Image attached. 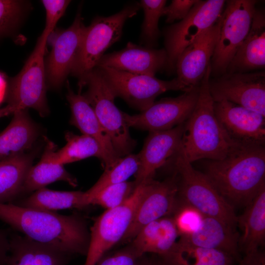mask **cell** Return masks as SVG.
<instances>
[{"label": "cell", "instance_id": "cell-1", "mask_svg": "<svg viewBox=\"0 0 265 265\" xmlns=\"http://www.w3.org/2000/svg\"><path fill=\"white\" fill-rule=\"evenodd\" d=\"M0 220L37 242L71 255L86 256L90 231L78 214L62 215L53 211L0 203Z\"/></svg>", "mask_w": 265, "mask_h": 265}, {"label": "cell", "instance_id": "cell-2", "mask_svg": "<svg viewBox=\"0 0 265 265\" xmlns=\"http://www.w3.org/2000/svg\"><path fill=\"white\" fill-rule=\"evenodd\" d=\"M202 160V172L233 208L246 207L265 185V145L241 144L221 160Z\"/></svg>", "mask_w": 265, "mask_h": 265}, {"label": "cell", "instance_id": "cell-3", "mask_svg": "<svg viewBox=\"0 0 265 265\" xmlns=\"http://www.w3.org/2000/svg\"><path fill=\"white\" fill-rule=\"evenodd\" d=\"M210 65L199 84L195 107L185 122L182 146L188 160H218L242 143L232 139L217 118L209 89Z\"/></svg>", "mask_w": 265, "mask_h": 265}, {"label": "cell", "instance_id": "cell-4", "mask_svg": "<svg viewBox=\"0 0 265 265\" xmlns=\"http://www.w3.org/2000/svg\"><path fill=\"white\" fill-rule=\"evenodd\" d=\"M172 163L178 178V198L204 216L216 218L235 229L237 216L234 208L219 193L207 177L196 170L185 154L182 143L168 163Z\"/></svg>", "mask_w": 265, "mask_h": 265}, {"label": "cell", "instance_id": "cell-5", "mask_svg": "<svg viewBox=\"0 0 265 265\" xmlns=\"http://www.w3.org/2000/svg\"><path fill=\"white\" fill-rule=\"evenodd\" d=\"M140 8L138 2L130 4L111 16L96 17L85 26L71 72L78 79L79 91L105 51L120 38L126 20L135 16Z\"/></svg>", "mask_w": 265, "mask_h": 265}, {"label": "cell", "instance_id": "cell-6", "mask_svg": "<svg viewBox=\"0 0 265 265\" xmlns=\"http://www.w3.org/2000/svg\"><path fill=\"white\" fill-rule=\"evenodd\" d=\"M52 31L44 28L21 71L9 81L5 100L16 110L31 108L41 117L49 113L46 99L47 80L44 55Z\"/></svg>", "mask_w": 265, "mask_h": 265}, {"label": "cell", "instance_id": "cell-7", "mask_svg": "<svg viewBox=\"0 0 265 265\" xmlns=\"http://www.w3.org/2000/svg\"><path fill=\"white\" fill-rule=\"evenodd\" d=\"M85 86L88 88L83 95L109 135L117 154L120 157L131 154L136 141L132 138L123 111L115 106V98L97 67L86 77Z\"/></svg>", "mask_w": 265, "mask_h": 265}, {"label": "cell", "instance_id": "cell-8", "mask_svg": "<svg viewBox=\"0 0 265 265\" xmlns=\"http://www.w3.org/2000/svg\"><path fill=\"white\" fill-rule=\"evenodd\" d=\"M226 1L224 11L219 18V34L211 62V76L215 77L226 73L250 30L256 10L255 0Z\"/></svg>", "mask_w": 265, "mask_h": 265}, {"label": "cell", "instance_id": "cell-9", "mask_svg": "<svg viewBox=\"0 0 265 265\" xmlns=\"http://www.w3.org/2000/svg\"><path fill=\"white\" fill-rule=\"evenodd\" d=\"M223 0H198L187 16L163 31L168 74L175 71L177 59L181 53L203 33L212 26L220 17L225 4Z\"/></svg>", "mask_w": 265, "mask_h": 265}, {"label": "cell", "instance_id": "cell-10", "mask_svg": "<svg viewBox=\"0 0 265 265\" xmlns=\"http://www.w3.org/2000/svg\"><path fill=\"white\" fill-rule=\"evenodd\" d=\"M145 182L136 187L123 204L106 210L90 230V242L83 265H96L105 254L125 235L143 196Z\"/></svg>", "mask_w": 265, "mask_h": 265}, {"label": "cell", "instance_id": "cell-11", "mask_svg": "<svg viewBox=\"0 0 265 265\" xmlns=\"http://www.w3.org/2000/svg\"><path fill=\"white\" fill-rule=\"evenodd\" d=\"M96 67L115 98H121L140 112L151 106L159 95L167 91H188L177 78L163 80L155 76L131 74L105 66Z\"/></svg>", "mask_w": 265, "mask_h": 265}, {"label": "cell", "instance_id": "cell-12", "mask_svg": "<svg viewBox=\"0 0 265 265\" xmlns=\"http://www.w3.org/2000/svg\"><path fill=\"white\" fill-rule=\"evenodd\" d=\"M214 102L226 100L265 116V72L225 73L209 80Z\"/></svg>", "mask_w": 265, "mask_h": 265}, {"label": "cell", "instance_id": "cell-13", "mask_svg": "<svg viewBox=\"0 0 265 265\" xmlns=\"http://www.w3.org/2000/svg\"><path fill=\"white\" fill-rule=\"evenodd\" d=\"M199 85L174 98L155 102L139 113L130 115L123 112L128 127L149 132L165 131L185 123L196 105Z\"/></svg>", "mask_w": 265, "mask_h": 265}, {"label": "cell", "instance_id": "cell-14", "mask_svg": "<svg viewBox=\"0 0 265 265\" xmlns=\"http://www.w3.org/2000/svg\"><path fill=\"white\" fill-rule=\"evenodd\" d=\"M177 194L178 178L175 172L172 177L161 182L153 179L146 181L142 198L121 241L130 242L147 224L171 216L177 203Z\"/></svg>", "mask_w": 265, "mask_h": 265}, {"label": "cell", "instance_id": "cell-15", "mask_svg": "<svg viewBox=\"0 0 265 265\" xmlns=\"http://www.w3.org/2000/svg\"><path fill=\"white\" fill-rule=\"evenodd\" d=\"M185 122L169 130L149 132L138 153L139 164L134 175L137 186L153 179L156 171L177 154L182 143Z\"/></svg>", "mask_w": 265, "mask_h": 265}, {"label": "cell", "instance_id": "cell-16", "mask_svg": "<svg viewBox=\"0 0 265 265\" xmlns=\"http://www.w3.org/2000/svg\"><path fill=\"white\" fill-rule=\"evenodd\" d=\"M219 18L212 26L187 47L177 59V78L187 90L199 85L211 65L219 34Z\"/></svg>", "mask_w": 265, "mask_h": 265}, {"label": "cell", "instance_id": "cell-17", "mask_svg": "<svg viewBox=\"0 0 265 265\" xmlns=\"http://www.w3.org/2000/svg\"><path fill=\"white\" fill-rule=\"evenodd\" d=\"M85 26L79 12L73 24L56 37L45 62L47 83L51 88L59 89L71 73Z\"/></svg>", "mask_w": 265, "mask_h": 265}, {"label": "cell", "instance_id": "cell-18", "mask_svg": "<svg viewBox=\"0 0 265 265\" xmlns=\"http://www.w3.org/2000/svg\"><path fill=\"white\" fill-rule=\"evenodd\" d=\"M213 106L217 118L232 139L265 145V116L226 100L214 102Z\"/></svg>", "mask_w": 265, "mask_h": 265}, {"label": "cell", "instance_id": "cell-19", "mask_svg": "<svg viewBox=\"0 0 265 265\" xmlns=\"http://www.w3.org/2000/svg\"><path fill=\"white\" fill-rule=\"evenodd\" d=\"M166 64L167 53L164 48H150L129 42L122 50L104 54L96 66L155 76L157 72L165 70Z\"/></svg>", "mask_w": 265, "mask_h": 265}, {"label": "cell", "instance_id": "cell-20", "mask_svg": "<svg viewBox=\"0 0 265 265\" xmlns=\"http://www.w3.org/2000/svg\"><path fill=\"white\" fill-rule=\"evenodd\" d=\"M66 98L71 110L70 124L82 133L95 139L104 154V168L111 166L119 158L109 135L99 121L94 110L80 92L75 93L67 83Z\"/></svg>", "mask_w": 265, "mask_h": 265}, {"label": "cell", "instance_id": "cell-21", "mask_svg": "<svg viewBox=\"0 0 265 265\" xmlns=\"http://www.w3.org/2000/svg\"><path fill=\"white\" fill-rule=\"evenodd\" d=\"M5 265H66L72 255L24 235L9 234Z\"/></svg>", "mask_w": 265, "mask_h": 265}, {"label": "cell", "instance_id": "cell-22", "mask_svg": "<svg viewBox=\"0 0 265 265\" xmlns=\"http://www.w3.org/2000/svg\"><path fill=\"white\" fill-rule=\"evenodd\" d=\"M239 236L235 229L222 221L205 216L197 230L179 240L196 247L225 252L238 261Z\"/></svg>", "mask_w": 265, "mask_h": 265}, {"label": "cell", "instance_id": "cell-23", "mask_svg": "<svg viewBox=\"0 0 265 265\" xmlns=\"http://www.w3.org/2000/svg\"><path fill=\"white\" fill-rule=\"evenodd\" d=\"M265 66V17L256 10L250 30L226 73L247 72Z\"/></svg>", "mask_w": 265, "mask_h": 265}, {"label": "cell", "instance_id": "cell-24", "mask_svg": "<svg viewBox=\"0 0 265 265\" xmlns=\"http://www.w3.org/2000/svg\"><path fill=\"white\" fill-rule=\"evenodd\" d=\"M178 237L172 216H167L144 226L130 244L140 255L153 253L162 257L173 250Z\"/></svg>", "mask_w": 265, "mask_h": 265}, {"label": "cell", "instance_id": "cell-25", "mask_svg": "<svg viewBox=\"0 0 265 265\" xmlns=\"http://www.w3.org/2000/svg\"><path fill=\"white\" fill-rule=\"evenodd\" d=\"M243 213L237 216V225L242 234L239 236L238 249L244 254L259 250L265 239V185L246 207Z\"/></svg>", "mask_w": 265, "mask_h": 265}, {"label": "cell", "instance_id": "cell-26", "mask_svg": "<svg viewBox=\"0 0 265 265\" xmlns=\"http://www.w3.org/2000/svg\"><path fill=\"white\" fill-rule=\"evenodd\" d=\"M9 125L0 133V160L24 153L38 135L37 126L26 109L15 111Z\"/></svg>", "mask_w": 265, "mask_h": 265}, {"label": "cell", "instance_id": "cell-27", "mask_svg": "<svg viewBox=\"0 0 265 265\" xmlns=\"http://www.w3.org/2000/svg\"><path fill=\"white\" fill-rule=\"evenodd\" d=\"M44 139L46 146L42 157L28 171L21 193L35 191L58 181L66 182L74 187L78 185L77 179L67 171L63 165L54 160L56 145L47 137Z\"/></svg>", "mask_w": 265, "mask_h": 265}, {"label": "cell", "instance_id": "cell-28", "mask_svg": "<svg viewBox=\"0 0 265 265\" xmlns=\"http://www.w3.org/2000/svg\"><path fill=\"white\" fill-rule=\"evenodd\" d=\"M35 156L24 153L0 160V203H13L21 194Z\"/></svg>", "mask_w": 265, "mask_h": 265}, {"label": "cell", "instance_id": "cell-29", "mask_svg": "<svg viewBox=\"0 0 265 265\" xmlns=\"http://www.w3.org/2000/svg\"><path fill=\"white\" fill-rule=\"evenodd\" d=\"M159 258L166 265H235L238 261L225 252L196 247L180 240L169 254Z\"/></svg>", "mask_w": 265, "mask_h": 265}, {"label": "cell", "instance_id": "cell-30", "mask_svg": "<svg viewBox=\"0 0 265 265\" xmlns=\"http://www.w3.org/2000/svg\"><path fill=\"white\" fill-rule=\"evenodd\" d=\"M12 204L53 212L65 209H81L88 206L85 192L58 191L46 187L40 188L30 196Z\"/></svg>", "mask_w": 265, "mask_h": 265}, {"label": "cell", "instance_id": "cell-31", "mask_svg": "<svg viewBox=\"0 0 265 265\" xmlns=\"http://www.w3.org/2000/svg\"><path fill=\"white\" fill-rule=\"evenodd\" d=\"M65 138L66 144L54 153L53 159L56 162L64 165L95 157L100 159L103 163L104 159L103 151L93 138L85 134L79 135L67 132L65 134Z\"/></svg>", "mask_w": 265, "mask_h": 265}, {"label": "cell", "instance_id": "cell-32", "mask_svg": "<svg viewBox=\"0 0 265 265\" xmlns=\"http://www.w3.org/2000/svg\"><path fill=\"white\" fill-rule=\"evenodd\" d=\"M139 164L138 154H130L119 158L111 166L105 168L97 182L85 191L88 206L89 200L104 188L114 184L127 181L137 172Z\"/></svg>", "mask_w": 265, "mask_h": 265}, {"label": "cell", "instance_id": "cell-33", "mask_svg": "<svg viewBox=\"0 0 265 265\" xmlns=\"http://www.w3.org/2000/svg\"><path fill=\"white\" fill-rule=\"evenodd\" d=\"M139 3L144 14L141 26V43L146 47L153 48L160 35L158 23L160 17L163 15L166 0H141Z\"/></svg>", "mask_w": 265, "mask_h": 265}, {"label": "cell", "instance_id": "cell-34", "mask_svg": "<svg viewBox=\"0 0 265 265\" xmlns=\"http://www.w3.org/2000/svg\"><path fill=\"white\" fill-rule=\"evenodd\" d=\"M137 186L134 181L109 186L93 196L89 200V205H98L106 210L113 209L125 202Z\"/></svg>", "mask_w": 265, "mask_h": 265}, {"label": "cell", "instance_id": "cell-35", "mask_svg": "<svg viewBox=\"0 0 265 265\" xmlns=\"http://www.w3.org/2000/svg\"><path fill=\"white\" fill-rule=\"evenodd\" d=\"M27 7L25 1L0 0V39L13 33L21 23Z\"/></svg>", "mask_w": 265, "mask_h": 265}, {"label": "cell", "instance_id": "cell-36", "mask_svg": "<svg viewBox=\"0 0 265 265\" xmlns=\"http://www.w3.org/2000/svg\"><path fill=\"white\" fill-rule=\"evenodd\" d=\"M172 215L180 237L188 236L197 230L205 216L198 210L178 197Z\"/></svg>", "mask_w": 265, "mask_h": 265}, {"label": "cell", "instance_id": "cell-37", "mask_svg": "<svg viewBox=\"0 0 265 265\" xmlns=\"http://www.w3.org/2000/svg\"><path fill=\"white\" fill-rule=\"evenodd\" d=\"M152 262L147 254H139L130 244L110 255L103 256L96 265H151Z\"/></svg>", "mask_w": 265, "mask_h": 265}, {"label": "cell", "instance_id": "cell-38", "mask_svg": "<svg viewBox=\"0 0 265 265\" xmlns=\"http://www.w3.org/2000/svg\"><path fill=\"white\" fill-rule=\"evenodd\" d=\"M41 1L46 11L45 28L53 31L58 20L64 14L71 1L43 0Z\"/></svg>", "mask_w": 265, "mask_h": 265}, {"label": "cell", "instance_id": "cell-39", "mask_svg": "<svg viewBox=\"0 0 265 265\" xmlns=\"http://www.w3.org/2000/svg\"><path fill=\"white\" fill-rule=\"evenodd\" d=\"M198 0H173L165 6L163 15L166 16V23L171 24L176 20L185 18Z\"/></svg>", "mask_w": 265, "mask_h": 265}, {"label": "cell", "instance_id": "cell-40", "mask_svg": "<svg viewBox=\"0 0 265 265\" xmlns=\"http://www.w3.org/2000/svg\"><path fill=\"white\" fill-rule=\"evenodd\" d=\"M237 265H265V255L260 250L245 254L238 261Z\"/></svg>", "mask_w": 265, "mask_h": 265}, {"label": "cell", "instance_id": "cell-41", "mask_svg": "<svg viewBox=\"0 0 265 265\" xmlns=\"http://www.w3.org/2000/svg\"><path fill=\"white\" fill-rule=\"evenodd\" d=\"M9 234L0 229V265H5L9 249Z\"/></svg>", "mask_w": 265, "mask_h": 265}, {"label": "cell", "instance_id": "cell-42", "mask_svg": "<svg viewBox=\"0 0 265 265\" xmlns=\"http://www.w3.org/2000/svg\"><path fill=\"white\" fill-rule=\"evenodd\" d=\"M8 83L5 75L0 72V104L6 99Z\"/></svg>", "mask_w": 265, "mask_h": 265}, {"label": "cell", "instance_id": "cell-43", "mask_svg": "<svg viewBox=\"0 0 265 265\" xmlns=\"http://www.w3.org/2000/svg\"><path fill=\"white\" fill-rule=\"evenodd\" d=\"M17 110L13 107L7 105L5 107L0 108V118L5 116L11 113H14Z\"/></svg>", "mask_w": 265, "mask_h": 265}, {"label": "cell", "instance_id": "cell-44", "mask_svg": "<svg viewBox=\"0 0 265 265\" xmlns=\"http://www.w3.org/2000/svg\"><path fill=\"white\" fill-rule=\"evenodd\" d=\"M151 265H166L159 258V259H158V260L153 259V262Z\"/></svg>", "mask_w": 265, "mask_h": 265}]
</instances>
